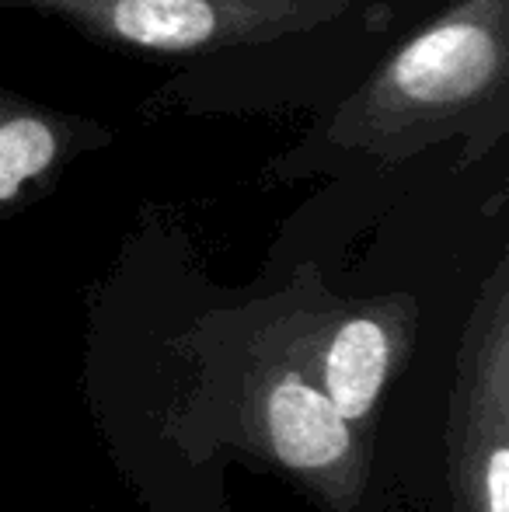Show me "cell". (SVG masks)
<instances>
[{
  "label": "cell",
  "instance_id": "obj_1",
  "mask_svg": "<svg viewBox=\"0 0 509 512\" xmlns=\"http://www.w3.org/2000/svg\"><path fill=\"white\" fill-rule=\"evenodd\" d=\"M506 88L509 0H457L335 112L328 143L401 161L464 133L485 150V126H506Z\"/></svg>",
  "mask_w": 509,
  "mask_h": 512
},
{
  "label": "cell",
  "instance_id": "obj_2",
  "mask_svg": "<svg viewBox=\"0 0 509 512\" xmlns=\"http://www.w3.org/2000/svg\"><path fill=\"white\" fill-rule=\"evenodd\" d=\"M0 7L53 14L84 35L154 56H192L307 32L349 0H0Z\"/></svg>",
  "mask_w": 509,
  "mask_h": 512
},
{
  "label": "cell",
  "instance_id": "obj_3",
  "mask_svg": "<svg viewBox=\"0 0 509 512\" xmlns=\"http://www.w3.org/2000/svg\"><path fill=\"white\" fill-rule=\"evenodd\" d=\"M478 377L464 387L457 422V502L461 512H509L506 450V297L503 279L492 286L489 328L475 356Z\"/></svg>",
  "mask_w": 509,
  "mask_h": 512
},
{
  "label": "cell",
  "instance_id": "obj_4",
  "mask_svg": "<svg viewBox=\"0 0 509 512\" xmlns=\"http://www.w3.org/2000/svg\"><path fill=\"white\" fill-rule=\"evenodd\" d=\"M262 425L272 453L307 474H335L353 457V436L325 391L286 370L262 391Z\"/></svg>",
  "mask_w": 509,
  "mask_h": 512
},
{
  "label": "cell",
  "instance_id": "obj_5",
  "mask_svg": "<svg viewBox=\"0 0 509 512\" xmlns=\"http://www.w3.org/2000/svg\"><path fill=\"white\" fill-rule=\"evenodd\" d=\"M77 147L81 133L67 119L0 91V209L21 203Z\"/></svg>",
  "mask_w": 509,
  "mask_h": 512
},
{
  "label": "cell",
  "instance_id": "obj_6",
  "mask_svg": "<svg viewBox=\"0 0 509 512\" xmlns=\"http://www.w3.org/2000/svg\"><path fill=\"white\" fill-rule=\"evenodd\" d=\"M394 356V335L381 314H346L321 356V391L346 422H360L377 405Z\"/></svg>",
  "mask_w": 509,
  "mask_h": 512
}]
</instances>
